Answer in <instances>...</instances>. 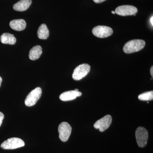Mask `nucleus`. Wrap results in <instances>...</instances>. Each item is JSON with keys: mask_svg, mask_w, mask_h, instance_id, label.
<instances>
[{"mask_svg": "<svg viewBox=\"0 0 153 153\" xmlns=\"http://www.w3.org/2000/svg\"><path fill=\"white\" fill-rule=\"evenodd\" d=\"M146 42L140 39H135L129 41L123 47L124 52L127 54L138 52L145 47Z\"/></svg>", "mask_w": 153, "mask_h": 153, "instance_id": "1", "label": "nucleus"}, {"mask_svg": "<svg viewBox=\"0 0 153 153\" xmlns=\"http://www.w3.org/2000/svg\"><path fill=\"white\" fill-rule=\"evenodd\" d=\"M25 143L23 140L19 138L13 137L8 139L1 145V147L4 149H14L24 146Z\"/></svg>", "mask_w": 153, "mask_h": 153, "instance_id": "2", "label": "nucleus"}, {"mask_svg": "<svg viewBox=\"0 0 153 153\" xmlns=\"http://www.w3.org/2000/svg\"><path fill=\"white\" fill-rule=\"evenodd\" d=\"M137 143L140 147H144L147 143L149 134L145 128L139 127L137 129L135 132Z\"/></svg>", "mask_w": 153, "mask_h": 153, "instance_id": "3", "label": "nucleus"}, {"mask_svg": "<svg viewBox=\"0 0 153 153\" xmlns=\"http://www.w3.org/2000/svg\"><path fill=\"white\" fill-rule=\"evenodd\" d=\"M42 89L40 87L36 88L28 94L25 100V104L27 106H32L36 104L41 97Z\"/></svg>", "mask_w": 153, "mask_h": 153, "instance_id": "4", "label": "nucleus"}, {"mask_svg": "<svg viewBox=\"0 0 153 153\" xmlns=\"http://www.w3.org/2000/svg\"><path fill=\"white\" fill-rule=\"evenodd\" d=\"M91 67L88 64L84 63L76 67L74 69L72 78L75 80H79L85 77L90 71Z\"/></svg>", "mask_w": 153, "mask_h": 153, "instance_id": "5", "label": "nucleus"}, {"mask_svg": "<svg viewBox=\"0 0 153 153\" xmlns=\"http://www.w3.org/2000/svg\"><path fill=\"white\" fill-rule=\"evenodd\" d=\"M60 140L63 142L67 141L71 135L72 128L71 126L67 122L61 123L58 128Z\"/></svg>", "mask_w": 153, "mask_h": 153, "instance_id": "6", "label": "nucleus"}, {"mask_svg": "<svg viewBox=\"0 0 153 153\" xmlns=\"http://www.w3.org/2000/svg\"><path fill=\"white\" fill-rule=\"evenodd\" d=\"M113 31L110 27L105 26H98L93 28L92 33L96 37L99 38H105L112 35Z\"/></svg>", "mask_w": 153, "mask_h": 153, "instance_id": "7", "label": "nucleus"}, {"mask_svg": "<svg viewBox=\"0 0 153 153\" xmlns=\"http://www.w3.org/2000/svg\"><path fill=\"white\" fill-rule=\"evenodd\" d=\"M112 122V117L110 115H107L94 123V127L99 129L100 132H103L109 127Z\"/></svg>", "mask_w": 153, "mask_h": 153, "instance_id": "8", "label": "nucleus"}, {"mask_svg": "<svg viewBox=\"0 0 153 153\" xmlns=\"http://www.w3.org/2000/svg\"><path fill=\"white\" fill-rule=\"evenodd\" d=\"M137 9L131 5H123L119 6L116 9L115 13L121 16H127L133 15L137 12Z\"/></svg>", "mask_w": 153, "mask_h": 153, "instance_id": "9", "label": "nucleus"}, {"mask_svg": "<svg viewBox=\"0 0 153 153\" xmlns=\"http://www.w3.org/2000/svg\"><path fill=\"white\" fill-rule=\"evenodd\" d=\"M82 93L79 91L74 90L65 91L60 96V100L63 101H70L75 99L78 97L81 96Z\"/></svg>", "mask_w": 153, "mask_h": 153, "instance_id": "10", "label": "nucleus"}, {"mask_svg": "<svg viewBox=\"0 0 153 153\" xmlns=\"http://www.w3.org/2000/svg\"><path fill=\"white\" fill-rule=\"evenodd\" d=\"M10 26L13 30L21 31L25 30L27 24L26 22L23 19H16L11 21Z\"/></svg>", "mask_w": 153, "mask_h": 153, "instance_id": "11", "label": "nucleus"}, {"mask_svg": "<svg viewBox=\"0 0 153 153\" xmlns=\"http://www.w3.org/2000/svg\"><path fill=\"white\" fill-rule=\"evenodd\" d=\"M32 3V0H21L15 4L13 8L15 10L23 12L27 10Z\"/></svg>", "mask_w": 153, "mask_h": 153, "instance_id": "12", "label": "nucleus"}, {"mask_svg": "<svg viewBox=\"0 0 153 153\" xmlns=\"http://www.w3.org/2000/svg\"><path fill=\"white\" fill-rule=\"evenodd\" d=\"M1 41L2 44L14 45L16 42V39L13 35L9 33H3L0 37Z\"/></svg>", "mask_w": 153, "mask_h": 153, "instance_id": "13", "label": "nucleus"}, {"mask_svg": "<svg viewBox=\"0 0 153 153\" xmlns=\"http://www.w3.org/2000/svg\"><path fill=\"white\" fill-rule=\"evenodd\" d=\"M42 53V47L40 46H35L30 50L29 53V58L30 60H37Z\"/></svg>", "mask_w": 153, "mask_h": 153, "instance_id": "14", "label": "nucleus"}, {"mask_svg": "<svg viewBox=\"0 0 153 153\" xmlns=\"http://www.w3.org/2000/svg\"><path fill=\"white\" fill-rule=\"evenodd\" d=\"M49 30L47 25L45 24H42L38 28L37 34L38 38L43 40L48 38L49 36Z\"/></svg>", "mask_w": 153, "mask_h": 153, "instance_id": "15", "label": "nucleus"}, {"mask_svg": "<svg viewBox=\"0 0 153 153\" xmlns=\"http://www.w3.org/2000/svg\"><path fill=\"white\" fill-rule=\"evenodd\" d=\"M139 99L143 101H149L153 100V91H148L140 94L138 96Z\"/></svg>", "mask_w": 153, "mask_h": 153, "instance_id": "16", "label": "nucleus"}, {"mask_svg": "<svg viewBox=\"0 0 153 153\" xmlns=\"http://www.w3.org/2000/svg\"><path fill=\"white\" fill-rule=\"evenodd\" d=\"M4 117V114L1 112H0V126L1 125L2 123Z\"/></svg>", "mask_w": 153, "mask_h": 153, "instance_id": "17", "label": "nucleus"}, {"mask_svg": "<svg viewBox=\"0 0 153 153\" xmlns=\"http://www.w3.org/2000/svg\"><path fill=\"white\" fill-rule=\"evenodd\" d=\"M93 1L96 3H100L106 1V0H93Z\"/></svg>", "mask_w": 153, "mask_h": 153, "instance_id": "18", "label": "nucleus"}, {"mask_svg": "<svg viewBox=\"0 0 153 153\" xmlns=\"http://www.w3.org/2000/svg\"><path fill=\"white\" fill-rule=\"evenodd\" d=\"M150 72L151 75H152V76H153V66H152V67H151V70H150Z\"/></svg>", "mask_w": 153, "mask_h": 153, "instance_id": "19", "label": "nucleus"}, {"mask_svg": "<svg viewBox=\"0 0 153 153\" xmlns=\"http://www.w3.org/2000/svg\"><path fill=\"white\" fill-rule=\"evenodd\" d=\"M150 22L151 24H152V26H153V17L152 16V18H151Z\"/></svg>", "mask_w": 153, "mask_h": 153, "instance_id": "20", "label": "nucleus"}, {"mask_svg": "<svg viewBox=\"0 0 153 153\" xmlns=\"http://www.w3.org/2000/svg\"><path fill=\"white\" fill-rule=\"evenodd\" d=\"M2 81V79L1 77L0 76V87H1V85Z\"/></svg>", "mask_w": 153, "mask_h": 153, "instance_id": "21", "label": "nucleus"}, {"mask_svg": "<svg viewBox=\"0 0 153 153\" xmlns=\"http://www.w3.org/2000/svg\"><path fill=\"white\" fill-rule=\"evenodd\" d=\"M111 13H112L113 14H115V11H111Z\"/></svg>", "mask_w": 153, "mask_h": 153, "instance_id": "22", "label": "nucleus"}, {"mask_svg": "<svg viewBox=\"0 0 153 153\" xmlns=\"http://www.w3.org/2000/svg\"><path fill=\"white\" fill-rule=\"evenodd\" d=\"M74 91H78V89H75Z\"/></svg>", "mask_w": 153, "mask_h": 153, "instance_id": "23", "label": "nucleus"}]
</instances>
